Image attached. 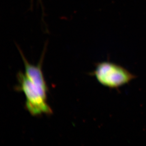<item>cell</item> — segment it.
Here are the masks:
<instances>
[{
	"mask_svg": "<svg viewBox=\"0 0 146 146\" xmlns=\"http://www.w3.org/2000/svg\"><path fill=\"white\" fill-rule=\"evenodd\" d=\"M92 75L102 85L114 90L128 84L136 78L123 66L110 62L97 64Z\"/></svg>",
	"mask_w": 146,
	"mask_h": 146,
	"instance_id": "cell-1",
	"label": "cell"
},
{
	"mask_svg": "<svg viewBox=\"0 0 146 146\" xmlns=\"http://www.w3.org/2000/svg\"><path fill=\"white\" fill-rule=\"evenodd\" d=\"M19 85L17 90L22 91L26 97L25 106L31 115L34 116L42 114H51L52 110L44 95L27 78L25 73L19 72L17 75Z\"/></svg>",
	"mask_w": 146,
	"mask_h": 146,
	"instance_id": "cell-2",
	"label": "cell"
},
{
	"mask_svg": "<svg viewBox=\"0 0 146 146\" xmlns=\"http://www.w3.org/2000/svg\"><path fill=\"white\" fill-rule=\"evenodd\" d=\"M19 50L24 64L25 75L44 95L47 97L48 88L42 70V60L37 65H32L26 59L21 50L19 48Z\"/></svg>",
	"mask_w": 146,
	"mask_h": 146,
	"instance_id": "cell-3",
	"label": "cell"
},
{
	"mask_svg": "<svg viewBox=\"0 0 146 146\" xmlns=\"http://www.w3.org/2000/svg\"><path fill=\"white\" fill-rule=\"evenodd\" d=\"M31 3H32V0H31Z\"/></svg>",
	"mask_w": 146,
	"mask_h": 146,
	"instance_id": "cell-4",
	"label": "cell"
}]
</instances>
